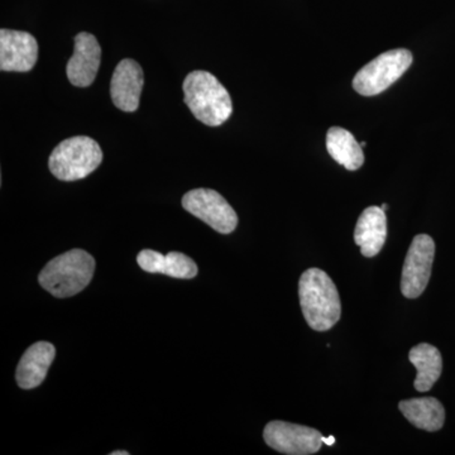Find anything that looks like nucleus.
Returning a JSON list of instances; mask_svg holds the SVG:
<instances>
[{
    "label": "nucleus",
    "instance_id": "14",
    "mask_svg": "<svg viewBox=\"0 0 455 455\" xmlns=\"http://www.w3.org/2000/svg\"><path fill=\"white\" fill-rule=\"evenodd\" d=\"M137 262L143 271L149 274H164L181 280H191L199 274L196 263L187 254L180 252L164 256L157 251L143 250L137 256Z\"/></svg>",
    "mask_w": 455,
    "mask_h": 455
},
{
    "label": "nucleus",
    "instance_id": "8",
    "mask_svg": "<svg viewBox=\"0 0 455 455\" xmlns=\"http://www.w3.org/2000/svg\"><path fill=\"white\" fill-rule=\"evenodd\" d=\"M435 257V243L427 235H416L403 263L401 292L407 299H416L427 289Z\"/></svg>",
    "mask_w": 455,
    "mask_h": 455
},
{
    "label": "nucleus",
    "instance_id": "7",
    "mask_svg": "<svg viewBox=\"0 0 455 455\" xmlns=\"http://www.w3.org/2000/svg\"><path fill=\"white\" fill-rule=\"evenodd\" d=\"M263 439L268 447L287 455L315 454L324 444L322 434L313 427L280 420L266 425Z\"/></svg>",
    "mask_w": 455,
    "mask_h": 455
},
{
    "label": "nucleus",
    "instance_id": "11",
    "mask_svg": "<svg viewBox=\"0 0 455 455\" xmlns=\"http://www.w3.org/2000/svg\"><path fill=\"white\" fill-rule=\"evenodd\" d=\"M143 84H145V77L139 62L131 59L119 62L110 82V95H112L114 106L123 112H136L140 107Z\"/></svg>",
    "mask_w": 455,
    "mask_h": 455
},
{
    "label": "nucleus",
    "instance_id": "10",
    "mask_svg": "<svg viewBox=\"0 0 455 455\" xmlns=\"http://www.w3.org/2000/svg\"><path fill=\"white\" fill-rule=\"evenodd\" d=\"M101 49L92 33L82 32L75 37L74 55L68 60L66 74L77 88H88L97 77Z\"/></svg>",
    "mask_w": 455,
    "mask_h": 455
},
{
    "label": "nucleus",
    "instance_id": "12",
    "mask_svg": "<svg viewBox=\"0 0 455 455\" xmlns=\"http://www.w3.org/2000/svg\"><path fill=\"white\" fill-rule=\"evenodd\" d=\"M56 348L49 341H37L26 350L18 363L16 379L23 390L38 387L55 359Z\"/></svg>",
    "mask_w": 455,
    "mask_h": 455
},
{
    "label": "nucleus",
    "instance_id": "13",
    "mask_svg": "<svg viewBox=\"0 0 455 455\" xmlns=\"http://www.w3.org/2000/svg\"><path fill=\"white\" fill-rule=\"evenodd\" d=\"M387 238V218L379 206H370L362 212L355 230V244L364 257L377 256Z\"/></svg>",
    "mask_w": 455,
    "mask_h": 455
},
{
    "label": "nucleus",
    "instance_id": "9",
    "mask_svg": "<svg viewBox=\"0 0 455 455\" xmlns=\"http://www.w3.org/2000/svg\"><path fill=\"white\" fill-rule=\"evenodd\" d=\"M38 59V44L31 33L0 31V68L2 71L28 73Z\"/></svg>",
    "mask_w": 455,
    "mask_h": 455
},
{
    "label": "nucleus",
    "instance_id": "21",
    "mask_svg": "<svg viewBox=\"0 0 455 455\" xmlns=\"http://www.w3.org/2000/svg\"><path fill=\"white\" fill-rule=\"evenodd\" d=\"M366 145H367V143H366V142H362V143H361V146H362V147H366Z\"/></svg>",
    "mask_w": 455,
    "mask_h": 455
},
{
    "label": "nucleus",
    "instance_id": "15",
    "mask_svg": "<svg viewBox=\"0 0 455 455\" xmlns=\"http://www.w3.org/2000/svg\"><path fill=\"white\" fill-rule=\"evenodd\" d=\"M398 409L418 429L438 431L444 427L445 410L435 397L411 398L401 401Z\"/></svg>",
    "mask_w": 455,
    "mask_h": 455
},
{
    "label": "nucleus",
    "instance_id": "1",
    "mask_svg": "<svg viewBox=\"0 0 455 455\" xmlns=\"http://www.w3.org/2000/svg\"><path fill=\"white\" fill-rule=\"evenodd\" d=\"M299 298L305 320L314 331H329L339 322V292L333 280L322 269L309 268L301 275Z\"/></svg>",
    "mask_w": 455,
    "mask_h": 455
},
{
    "label": "nucleus",
    "instance_id": "3",
    "mask_svg": "<svg viewBox=\"0 0 455 455\" xmlns=\"http://www.w3.org/2000/svg\"><path fill=\"white\" fill-rule=\"evenodd\" d=\"M94 271V257L75 248L51 259L42 269L38 283L57 299L71 298L88 286Z\"/></svg>",
    "mask_w": 455,
    "mask_h": 455
},
{
    "label": "nucleus",
    "instance_id": "20",
    "mask_svg": "<svg viewBox=\"0 0 455 455\" xmlns=\"http://www.w3.org/2000/svg\"><path fill=\"white\" fill-rule=\"evenodd\" d=\"M387 208H388L387 204H382V205H381V209H382V211H385V212H386V211H387Z\"/></svg>",
    "mask_w": 455,
    "mask_h": 455
},
{
    "label": "nucleus",
    "instance_id": "2",
    "mask_svg": "<svg viewBox=\"0 0 455 455\" xmlns=\"http://www.w3.org/2000/svg\"><path fill=\"white\" fill-rule=\"evenodd\" d=\"M185 104L194 116L209 125L220 127L230 118L232 99L220 80L208 71H193L184 80Z\"/></svg>",
    "mask_w": 455,
    "mask_h": 455
},
{
    "label": "nucleus",
    "instance_id": "18",
    "mask_svg": "<svg viewBox=\"0 0 455 455\" xmlns=\"http://www.w3.org/2000/svg\"><path fill=\"white\" fill-rule=\"evenodd\" d=\"M323 443H324V444L329 445V447H331V445L335 444V438H334V436H329V438H325V436H323Z\"/></svg>",
    "mask_w": 455,
    "mask_h": 455
},
{
    "label": "nucleus",
    "instance_id": "19",
    "mask_svg": "<svg viewBox=\"0 0 455 455\" xmlns=\"http://www.w3.org/2000/svg\"><path fill=\"white\" fill-rule=\"evenodd\" d=\"M110 455H130V453H128L127 451H112V453H110Z\"/></svg>",
    "mask_w": 455,
    "mask_h": 455
},
{
    "label": "nucleus",
    "instance_id": "5",
    "mask_svg": "<svg viewBox=\"0 0 455 455\" xmlns=\"http://www.w3.org/2000/svg\"><path fill=\"white\" fill-rule=\"evenodd\" d=\"M412 64L409 50L387 51L362 68L353 79V88L363 97H374L390 88Z\"/></svg>",
    "mask_w": 455,
    "mask_h": 455
},
{
    "label": "nucleus",
    "instance_id": "6",
    "mask_svg": "<svg viewBox=\"0 0 455 455\" xmlns=\"http://www.w3.org/2000/svg\"><path fill=\"white\" fill-rule=\"evenodd\" d=\"M185 211L203 220L220 235L235 232L238 215L229 203L212 188H196L182 197Z\"/></svg>",
    "mask_w": 455,
    "mask_h": 455
},
{
    "label": "nucleus",
    "instance_id": "16",
    "mask_svg": "<svg viewBox=\"0 0 455 455\" xmlns=\"http://www.w3.org/2000/svg\"><path fill=\"white\" fill-rule=\"evenodd\" d=\"M409 359L418 372L414 382L416 391L431 390L443 372V358L439 349L431 344L421 343L410 350Z\"/></svg>",
    "mask_w": 455,
    "mask_h": 455
},
{
    "label": "nucleus",
    "instance_id": "4",
    "mask_svg": "<svg viewBox=\"0 0 455 455\" xmlns=\"http://www.w3.org/2000/svg\"><path fill=\"white\" fill-rule=\"evenodd\" d=\"M103 151L97 140L86 136L62 140L50 156L49 167L52 175L61 181L85 179L100 166Z\"/></svg>",
    "mask_w": 455,
    "mask_h": 455
},
{
    "label": "nucleus",
    "instance_id": "17",
    "mask_svg": "<svg viewBox=\"0 0 455 455\" xmlns=\"http://www.w3.org/2000/svg\"><path fill=\"white\" fill-rule=\"evenodd\" d=\"M363 147L349 131L333 127L326 134V149L333 160L347 170L361 169L364 164Z\"/></svg>",
    "mask_w": 455,
    "mask_h": 455
}]
</instances>
